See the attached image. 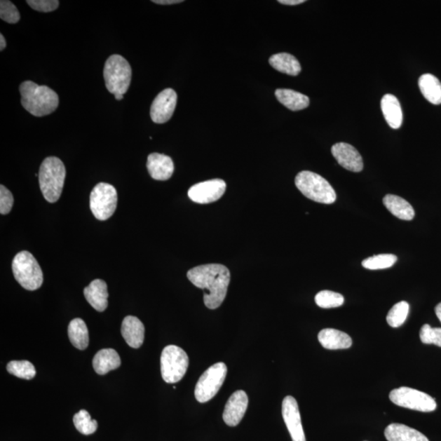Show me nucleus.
<instances>
[{
    "label": "nucleus",
    "instance_id": "f257e3e1",
    "mask_svg": "<svg viewBox=\"0 0 441 441\" xmlns=\"http://www.w3.org/2000/svg\"><path fill=\"white\" fill-rule=\"evenodd\" d=\"M187 278L197 288L204 290V301L209 309H217L227 294L231 273L226 266L207 264L194 267L187 272Z\"/></svg>",
    "mask_w": 441,
    "mask_h": 441
},
{
    "label": "nucleus",
    "instance_id": "f03ea898",
    "mask_svg": "<svg viewBox=\"0 0 441 441\" xmlns=\"http://www.w3.org/2000/svg\"><path fill=\"white\" fill-rule=\"evenodd\" d=\"M19 90L23 108L32 116H46L57 110L59 97L52 88L27 81L20 86Z\"/></svg>",
    "mask_w": 441,
    "mask_h": 441
},
{
    "label": "nucleus",
    "instance_id": "7ed1b4c3",
    "mask_svg": "<svg viewBox=\"0 0 441 441\" xmlns=\"http://www.w3.org/2000/svg\"><path fill=\"white\" fill-rule=\"evenodd\" d=\"M39 182L43 196L49 203H55L61 197L66 178V168L60 158L48 157L41 163Z\"/></svg>",
    "mask_w": 441,
    "mask_h": 441
},
{
    "label": "nucleus",
    "instance_id": "20e7f679",
    "mask_svg": "<svg viewBox=\"0 0 441 441\" xmlns=\"http://www.w3.org/2000/svg\"><path fill=\"white\" fill-rule=\"evenodd\" d=\"M295 185L308 199L331 205L336 201V192L330 182L317 173L310 171H302L295 177Z\"/></svg>",
    "mask_w": 441,
    "mask_h": 441
},
{
    "label": "nucleus",
    "instance_id": "39448f33",
    "mask_svg": "<svg viewBox=\"0 0 441 441\" xmlns=\"http://www.w3.org/2000/svg\"><path fill=\"white\" fill-rule=\"evenodd\" d=\"M103 76L109 92L114 95H123L128 90L132 81L130 64L118 54L111 55L104 67Z\"/></svg>",
    "mask_w": 441,
    "mask_h": 441
},
{
    "label": "nucleus",
    "instance_id": "423d86ee",
    "mask_svg": "<svg viewBox=\"0 0 441 441\" xmlns=\"http://www.w3.org/2000/svg\"><path fill=\"white\" fill-rule=\"evenodd\" d=\"M15 279L29 291L41 288L43 275L41 266L31 252L22 251L15 256L12 264Z\"/></svg>",
    "mask_w": 441,
    "mask_h": 441
},
{
    "label": "nucleus",
    "instance_id": "0eeeda50",
    "mask_svg": "<svg viewBox=\"0 0 441 441\" xmlns=\"http://www.w3.org/2000/svg\"><path fill=\"white\" fill-rule=\"evenodd\" d=\"M189 358L185 351L175 345L167 346L161 358L162 378L167 384H177L185 376Z\"/></svg>",
    "mask_w": 441,
    "mask_h": 441
},
{
    "label": "nucleus",
    "instance_id": "6e6552de",
    "mask_svg": "<svg viewBox=\"0 0 441 441\" xmlns=\"http://www.w3.org/2000/svg\"><path fill=\"white\" fill-rule=\"evenodd\" d=\"M117 191L108 183L101 182L94 186L90 195V209L97 219L105 221L114 215L117 207Z\"/></svg>",
    "mask_w": 441,
    "mask_h": 441
},
{
    "label": "nucleus",
    "instance_id": "1a4fd4ad",
    "mask_svg": "<svg viewBox=\"0 0 441 441\" xmlns=\"http://www.w3.org/2000/svg\"><path fill=\"white\" fill-rule=\"evenodd\" d=\"M227 374L226 365L219 362L210 366L201 376L196 386V398L200 403H205L219 393Z\"/></svg>",
    "mask_w": 441,
    "mask_h": 441
},
{
    "label": "nucleus",
    "instance_id": "9d476101",
    "mask_svg": "<svg viewBox=\"0 0 441 441\" xmlns=\"http://www.w3.org/2000/svg\"><path fill=\"white\" fill-rule=\"evenodd\" d=\"M389 398L391 402L400 407L420 412H433L437 406L432 396L406 386L391 391Z\"/></svg>",
    "mask_w": 441,
    "mask_h": 441
},
{
    "label": "nucleus",
    "instance_id": "9b49d317",
    "mask_svg": "<svg viewBox=\"0 0 441 441\" xmlns=\"http://www.w3.org/2000/svg\"><path fill=\"white\" fill-rule=\"evenodd\" d=\"M226 190V182L222 179L205 181L192 186L188 196L198 204H210L219 200Z\"/></svg>",
    "mask_w": 441,
    "mask_h": 441
},
{
    "label": "nucleus",
    "instance_id": "f8f14e48",
    "mask_svg": "<svg viewBox=\"0 0 441 441\" xmlns=\"http://www.w3.org/2000/svg\"><path fill=\"white\" fill-rule=\"evenodd\" d=\"M177 101V93L172 88H166L158 93L151 107L152 121L165 123L170 121L175 111Z\"/></svg>",
    "mask_w": 441,
    "mask_h": 441
},
{
    "label": "nucleus",
    "instance_id": "ddd939ff",
    "mask_svg": "<svg viewBox=\"0 0 441 441\" xmlns=\"http://www.w3.org/2000/svg\"><path fill=\"white\" fill-rule=\"evenodd\" d=\"M282 416L293 441H306L302 428L299 405L293 396L288 395L282 403Z\"/></svg>",
    "mask_w": 441,
    "mask_h": 441
},
{
    "label": "nucleus",
    "instance_id": "4468645a",
    "mask_svg": "<svg viewBox=\"0 0 441 441\" xmlns=\"http://www.w3.org/2000/svg\"><path fill=\"white\" fill-rule=\"evenodd\" d=\"M332 154L341 167L351 172H359L364 168L363 158L356 149L348 143L339 142L332 147Z\"/></svg>",
    "mask_w": 441,
    "mask_h": 441
},
{
    "label": "nucleus",
    "instance_id": "2eb2a0df",
    "mask_svg": "<svg viewBox=\"0 0 441 441\" xmlns=\"http://www.w3.org/2000/svg\"><path fill=\"white\" fill-rule=\"evenodd\" d=\"M249 398L244 391H236L228 400L222 418L226 425L236 427L246 413Z\"/></svg>",
    "mask_w": 441,
    "mask_h": 441
},
{
    "label": "nucleus",
    "instance_id": "dca6fc26",
    "mask_svg": "<svg viewBox=\"0 0 441 441\" xmlns=\"http://www.w3.org/2000/svg\"><path fill=\"white\" fill-rule=\"evenodd\" d=\"M147 170L153 179L166 181L175 172V163L170 156L163 154L152 153L147 158Z\"/></svg>",
    "mask_w": 441,
    "mask_h": 441
},
{
    "label": "nucleus",
    "instance_id": "f3484780",
    "mask_svg": "<svg viewBox=\"0 0 441 441\" xmlns=\"http://www.w3.org/2000/svg\"><path fill=\"white\" fill-rule=\"evenodd\" d=\"M121 334L128 346L133 348H140L144 341V325L135 316H126L123 320Z\"/></svg>",
    "mask_w": 441,
    "mask_h": 441
},
{
    "label": "nucleus",
    "instance_id": "a211bd4d",
    "mask_svg": "<svg viewBox=\"0 0 441 441\" xmlns=\"http://www.w3.org/2000/svg\"><path fill=\"white\" fill-rule=\"evenodd\" d=\"M83 294L88 304L96 311L102 312L107 308L109 294L105 281L102 280L92 281L91 284L84 289Z\"/></svg>",
    "mask_w": 441,
    "mask_h": 441
},
{
    "label": "nucleus",
    "instance_id": "6ab92c4d",
    "mask_svg": "<svg viewBox=\"0 0 441 441\" xmlns=\"http://www.w3.org/2000/svg\"><path fill=\"white\" fill-rule=\"evenodd\" d=\"M381 108L386 122L391 128L398 130L402 125L403 112L398 99L393 94H386L381 99Z\"/></svg>",
    "mask_w": 441,
    "mask_h": 441
},
{
    "label": "nucleus",
    "instance_id": "aec40b11",
    "mask_svg": "<svg viewBox=\"0 0 441 441\" xmlns=\"http://www.w3.org/2000/svg\"><path fill=\"white\" fill-rule=\"evenodd\" d=\"M318 339L322 346L328 350L348 349L353 344V340L348 334L334 329L321 330Z\"/></svg>",
    "mask_w": 441,
    "mask_h": 441
},
{
    "label": "nucleus",
    "instance_id": "412c9836",
    "mask_svg": "<svg viewBox=\"0 0 441 441\" xmlns=\"http://www.w3.org/2000/svg\"><path fill=\"white\" fill-rule=\"evenodd\" d=\"M121 359L117 351L114 349H102L94 356L93 369L100 375L107 374L111 370L120 367Z\"/></svg>",
    "mask_w": 441,
    "mask_h": 441
},
{
    "label": "nucleus",
    "instance_id": "4be33fe9",
    "mask_svg": "<svg viewBox=\"0 0 441 441\" xmlns=\"http://www.w3.org/2000/svg\"><path fill=\"white\" fill-rule=\"evenodd\" d=\"M384 435L388 441H429L419 430L400 423L390 424L385 429Z\"/></svg>",
    "mask_w": 441,
    "mask_h": 441
},
{
    "label": "nucleus",
    "instance_id": "5701e85b",
    "mask_svg": "<svg viewBox=\"0 0 441 441\" xmlns=\"http://www.w3.org/2000/svg\"><path fill=\"white\" fill-rule=\"evenodd\" d=\"M384 205L391 215L401 220L410 221L414 217L415 212L412 205L398 196L386 195L384 198Z\"/></svg>",
    "mask_w": 441,
    "mask_h": 441
},
{
    "label": "nucleus",
    "instance_id": "b1692460",
    "mask_svg": "<svg viewBox=\"0 0 441 441\" xmlns=\"http://www.w3.org/2000/svg\"><path fill=\"white\" fill-rule=\"evenodd\" d=\"M278 101L291 111L304 110L309 106L310 99L304 94L291 90V89L279 88L275 93Z\"/></svg>",
    "mask_w": 441,
    "mask_h": 441
},
{
    "label": "nucleus",
    "instance_id": "393cba45",
    "mask_svg": "<svg viewBox=\"0 0 441 441\" xmlns=\"http://www.w3.org/2000/svg\"><path fill=\"white\" fill-rule=\"evenodd\" d=\"M419 86L421 93L429 102L434 105L441 104V83L433 74H423L419 78Z\"/></svg>",
    "mask_w": 441,
    "mask_h": 441
},
{
    "label": "nucleus",
    "instance_id": "a878e982",
    "mask_svg": "<svg viewBox=\"0 0 441 441\" xmlns=\"http://www.w3.org/2000/svg\"><path fill=\"white\" fill-rule=\"evenodd\" d=\"M269 63L275 70L292 76H297L301 70L299 62L290 53L275 54L270 57Z\"/></svg>",
    "mask_w": 441,
    "mask_h": 441
},
{
    "label": "nucleus",
    "instance_id": "bb28decb",
    "mask_svg": "<svg viewBox=\"0 0 441 441\" xmlns=\"http://www.w3.org/2000/svg\"><path fill=\"white\" fill-rule=\"evenodd\" d=\"M68 336L74 348L86 350L89 344L88 330L86 322L82 319L76 318L71 321L68 326Z\"/></svg>",
    "mask_w": 441,
    "mask_h": 441
},
{
    "label": "nucleus",
    "instance_id": "cd10ccee",
    "mask_svg": "<svg viewBox=\"0 0 441 441\" xmlns=\"http://www.w3.org/2000/svg\"><path fill=\"white\" fill-rule=\"evenodd\" d=\"M7 370L9 374L26 380H31L36 375V368L28 360H13L8 364Z\"/></svg>",
    "mask_w": 441,
    "mask_h": 441
},
{
    "label": "nucleus",
    "instance_id": "c85d7f7f",
    "mask_svg": "<svg viewBox=\"0 0 441 441\" xmlns=\"http://www.w3.org/2000/svg\"><path fill=\"white\" fill-rule=\"evenodd\" d=\"M409 311V305L408 302L405 301H400L389 311L388 316H386V321L393 328H398L407 319Z\"/></svg>",
    "mask_w": 441,
    "mask_h": 441
},
{
    "label": "nucleus",
    "instance_id": "c756f323",
    "mask_svg": "<svg viewBox=\"0 0 441 441\" xmlns=\"http://www.w3.org/2000/svg\"><path fill=\"white\" fill-rule=\"evenodd\" d=\"M74 427L83 435H91L96 432L97 429V422L91 419L88 411L81 409L74 416Z\"/></svg>",
    "mask_w": 441,
    "mask_h": 441
},
{
    "label": "nucleus",
    "instance_id": "7c9ffc66",
    "mask_svg": "<svg viewBox=\"0 0 441 441\" xmlns=\"http://www.w3.org/2000/svg\"><path fill=\"white\" fill-rule=\"evenodd\" d=\"M316 304L321 308H335L344 304L343 295L330 290L319 292L315 297Z\"/></svg>",
    "mask_w": 441,
    "mask_h": 441
},
{
    "label": "nucleus",
    "instance_id": "2f4dec72",
    "mask_svg": "<svg viewBox=\"0 0 441 441\" xmlns=\"http://www.w3.org/2000/svg\"><path fill=\"white\" fill-rule=\"evenodd\" d=\"M398 257L394 255H379L368 257L362 262V266L368 270H381L393 266Z\"/></svg>",
    "mask_w": 441,
    "mask_h": 441
},
{
    "label": "nucleus",
    "instance_id": "473e14b6",
    "mask_svg": "<svg viewBox=\"0 0 441 441\" xmlns=\"http://www.w3.org/2000/svg\"><path fill=\"white\" fill-rule=\"evenodd\" d=\"M0 18L10 24L18 23L21 19V15L15 5L8 0L0 2Z\"/></svg>",
    "mask_w": 441,
    "mask_h": 441
},
{
    "label": "nucleus",
    "instance_id": "72a5a7b5",
    "mask_svg": "<svg viewBox=\"0 0 441 441\" xmlns=\"http://www.w3.org/2000/svg\"><path fill=\"white\" fill-rule=\"evenodd\" d=\"M420 339L424 344H435L441 348V329L424 325L420 330Z\"/></svg>",
    "mask_w": 441,
    "mask_h": 441
},
{
    "label": "nucleus",
    "instance_id": "f704fd0d",
    "mask_svg": "<svg viewBox=\"0 0 441 441\" xmlns=\"http://www.w3.org/2000/svg\"><path fill=\"white\" fill-rule=\"evenodd\" d=\"M27 3L29 7L41 13L53 12L60 4L57 0H27Z\"/></svg>",
    "mask_w": 441,
    "mask_h": 441
},
{
    "label": "nucleus",
    "instance_id": "c9c22d12",
    "mask_svg": "<svg viewBox=\"0 0 441 441\" xmlns=\"http://www.w3.org/2000/svg\"><path fill=\"white\" fill-rule=\"evenodd\" d=\"M13 202L14 199L11 191H8L4 186H0V214L8 215L12 210Z\"/></svg>",
    "mask_w": 441,
    "mask_h": 441
},
{
    "label": "nucleus",
    "instance_id": "e433bc0d",
    "mask_svg": "<svg viewBox=\"0 0 441 441\" xmlns=\"http://www.w3.org/2000/svg\"><path fill=\"white\" fill-rule=\"evenodd\" d=\"M153 3L161 5H170L182 3V0H153Z\"/></svg>",
    "mask_w": 441,
    "mask_h": 441
},
{
    "label": "nucleus",
    "instance_id": "4c0bfd02",
    "mask_svg": "<svg viewBox=\"0 0 441 441\" xmlns=\"http://www.w3.org/2000/svg\"><path fill=\"white\" fill-rule=\"evenodd\" d=\"M305 0H279V3L285 5H290V6H294V5H299L301 4H304Z\"/></svg>",
    "mask_w": 441,
    "mask_h": 441
},
{
    "label": "nucleus",
    "instance_id": "58836bf2",
    "mask_svg": "<svg viewBox=\"0 0 441 441\" xmlns=\"http://www.w3.org/2000/svg\"><path fill=\"white\" fill-rule=\"evenodd\" d=\"M7 43L6 41H5V38L3 34H0V50L3 51L5 48H6Z\"/></svg>",
    "mask_w": 441,
    "mask_h": 441
},
{
    "label": "nucleus",
    "instance_id": "ea45409f",
    "mask_svg": "<svg viewBox=\"0 0 441 441\" xmlns=\"http://www.w3.org/2000/svg\"><path fill=\"white\" fill-rule=\"evenodd\" d=\"M435 315L438 317V319L441 322V302L437 306H435Z\"/></svg>",
    "mask_w": 441,
    "mask_h": 441
},
{
    "label": "nucleus",
    "instance_id": "a19ab883",
    "mask_svg": "<svg viewBox=\"0 0 441 441\" xmlns=\"http://www.w3.org/2000/svg\"><path fill=\"white\" fill-rule=\"evenodd\" d=\"M115 97L117 101H121L123 98V95H121V94H118V95H115Z\"/></svg>",
    "mask_w": 441,
    "mask_h": 441
}]
</instances>
